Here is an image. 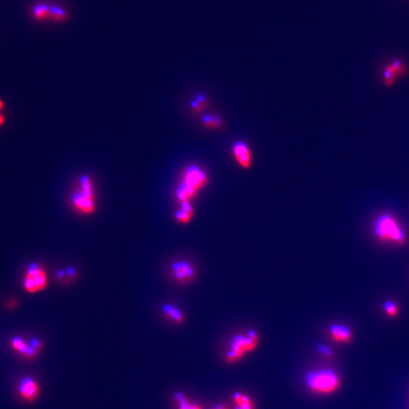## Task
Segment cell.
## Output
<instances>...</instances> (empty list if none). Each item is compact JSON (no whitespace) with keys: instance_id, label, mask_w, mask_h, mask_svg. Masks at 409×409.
<instances>
[{"instance_id":"277c9868","label":"cell","mask_w":409,"mask_h":409,"mask_svg":"<svg viewBox=\"0 0 409 409\" xmlns=\"http://www.w3.org/2000/svg\"><path fill=\"white\" fill-rule=\"evenodd\" d=\"M74 207L84 215H91L96 210L94 188L88 176L81 179V187L72 199Z\"/></svg>"},{"instance_id":"4fadbf2b","label":"cell","mask_w":409,"mask_h":409,"mask_svg":"<svg viewBox=\"0 0 409 409\" xmlns=\"http://www.w3.org/2000/svg\"><path fill=\"white\" fill-rule=\"evenodd\" d=\"M162 310L167 318L174 321L176 324H180L184 322V315L182 313L181 311L173 305L167 304V305H164Z\"/></svg>"},{"instance_id":"7c38bea8","label":"cell","mask_w":409,"mask_h":409,"mask_svg":"<svg viewBox=\"0 0 409 409\" xmlns=\"http://www.w3.org/2000/svg\"><path fill=\"white\" fill-rule=\"evenodd\" d=\"M193 214V209L190 202H180V209L176 213L175 219L179 223L186 224L190 222Z\"/></svg>"},{"instance_id":"e0dca14e","label":"cell","mask_w":409,"mask_h":409,"mask_svg":"<svg viewBox=\"0 0 409 409\" xmlns=\"http://www.w3.org/2000/svg\"><path fill=\"white\" fill-rule=\"evenodd\" d=\"M50 19L57 22H64L69 20V15L62 9L51 7Z\"/></svg>"},{"instance_id":"30bf717a","label":"cell","mask_w":409,"mask_h":409,"mask_svg":"<svg viewBox=\"0 0 409 409\" xmlns=\"http://www.w3.org/2000/svg\"><path fill=\"white\" fill-rule=\"evenodd\" d=\"M330 336L333 340L337 343H350L353 339L351 330L344 325L333 324L330 327Z\"/></svg>"},{"instance_id":"3957f363","label":"cell","mask_w":409,"mask_h":409,"mask_svg":"<svg viewBox=\"0 0 409 409\" xmlns=\"http://www.w3.org/2000/svg\"><path fill=\"white\" fill-rule=\"evenodd\" d=\"M258 333L255 330H250L246 335H237L233 339L226 354V361L228 363H234L240 360L246 353H251L258 345Z\"/></svg>"},{"instance_id":"52a82bcc","label":"cell","mask_w":409,"mask_h":409,"mask_svg":"<svg viewBox=\"0 0 409 409\" xmlns=\"http://www.w3.org/2000/svg\"><path fill=\"white\" fill-rule=\"evenodd\" d=\"M171 275L177 282L188 284L196 276V270L192 263L187 261H178L171 265Z\"/></svg>"},{"instance_id":"44dd1931","label":"cell","mask_w":409,"mask_h":409,"mask_svg":"<svg viewBox=\"0 0 409 409\" xmlns=\"http://www.w3.org/2000/svg\"><path fill=\"white\" fill-rule=\"evenodd\" d=\"M29 345L31 346V347H33L37 352L40 351V350H41L42 348H43L42 343L40 342L39 339H31V340L30 341Z\"/></svg>"},{"instance_id":"8992f818","label":"cell","mask_w":409,"mask_h":409,"mask_svg":"<svg viewBox=\"0 0 409 409\" xmlns=\"http://www.w3.org/2000/svg\"><path fill=\"white\" fill-rule=\"evenodd\" d=\"M47 284L46 271L37 264L30 266L24 280L25 290L30 293H38L46 288Z\"/></svg>"},{"instance_id":"6da1fadb","label":"cell","mask_w":409,"mask_h":409,"mask_svg":"<svg viewBox=\"0 0 409 409\" xmlns=\"http://www.w3.org/2000/svg\"><path fill=\"white\" fill-rule=\"evenodd\" d=\"M208 183V177L197 166L189 167L183 176V181L177 189V197L180 202L190 201Z\"/></svg>"},{"instance_id":"9a60e30c","label":"cell","mask_w":409,"mask_h":409,"mask_svg":"<svg viewBox=\"0 0 409 409\" xmlns=\"http://www.w3.org/2000/svg\"><path fill=\"white\" fill-rule=\"evenodd\" d=\"M403 70V66L401 63L398 61H395L392 63L390 65L386 67V72H385V80L386 83L392 82L395 75H398L400 72Z\"/></svg>"},{"instance_id":"603a6c76","label":"cell","mask_w":409,"mask_h":409,"mask_svg":"<svg viewBox=\"0 0 409 409\" xmlns=\"http://www.w3.org/2000/svg\"><path fill=\"white\" fill-rule=\"evenodd\" d=\"M212 409H229V407L225 405V404H217V405L215 406V407Z\"/></svg>"},{"instance_id":"cb8c5ba5","label":"cell","mask_w":409,"mask_h":409,"mask_svg":"<svg viewBox=\"0 0 409 409\" xmlns=\"http://www.w3.org/2000/svg\"><path fill=\"white\" fill-rule=\"evenodd\" d=\"M189 409H201L199 404H195V403H192Z\"/></svg>"},{"instance_id":"5bb4252c","label":"cell","mask_w":409,"mask_h":409,"mask_svg":"<svg viewBox=\"0 0 409 409\" xmlns=\"http://www.w3.org/2000/svg\"><path fill=\"white\" fill-rule=\"evenodd\" d=\"M234 401L235 402L234 409H255V404L250 397L246 394L237 392L234 394Z\"/></svg>"},{"instance_id":"8fae6325","label":"cell","mask_w":409,"mask_h":409,"mask_svg":"<svg viewBox=\"0 0 409 409\" xmlns=\"http://www.w3.org/2000/svg\"><path fill=\"white\" fill-rule=\"evenodd\" d=\"M12 346L13 349L16 350V351L19 352L23 356H26L28 359H33L37 355V352L34 350L33 347L29 345V344H27L22 338L19 336H16L14 339L12 341Z\"/></svg>"},{"instance_id":"ffe728a7","label":"cell","mask_w":409,"mask_h":409,"mask_svg":"<svg viewBox=\"0 0 409 409\" xmlns=\"http://www.w3.org/2000/svg\"><path fill=\"white\" fill-rule=\"evenodd\" d=\"M5 108V103L2 99H0V127L5 124L6 117L4 114V109Z\"/></svg>"},{"instance_id":"ac0fdd59","label":"cell","mask_w":409,"mask_h":409,"mask_svg":"<svg viewBox=\"0 0 409 409\" xmlns=\"http://www.w3.org/2000/svg\"><path fill=\"white\" fill-rule=\"evenodd\" d=\"M318 352L321 356H324L326 359H332L334 356L333 352L332 351L331 349L327 347V346L319 345L318 347Z\"/></svg>"},{"instance_id":"7a4b0ae2","label":"cell","mask_w":409,"mask_h":409,"mask_svg":"<svg viewBox=\"0 0 409 409\" xmlns=\"http://www.w3.org/2000/svg\"><path fill=\"white\" fill-rule=\"evenodd\" d=\"M307 386L315 393L330 395L336 392L341 385L340 377L330 369L318 370L307 374Z\"/></svg>"},{"instance_id":"ba28073f","label":"cell","mask_w":409,"mask_h":409,"mask_svg":"<svg viewBox=\"0 0 409 409\" xmlns=\"http://www.w3.org/2000/svg\"><path fill=\"white\" fill-rule=\"evenodd\" d=\"M233 153L237 163L241 168L249 169L252 165V153L248 146L242 141L235 143L233 146Z\"/></svg>"},{"instance_id":"5b68a950","label":"cell","mask_w":409,"mask_h":409,"mask_svg":"<svg viewBox=\"0 0 409 409\" xmlns=\"http://www.w3.org/2000/svg\"><path fill=\"white\" fill-rule=\"evenodd\" d=\"M376 234L382 240H389L402 244L404 235L398 224L392 217L383 216L379 219L376 225Z\"/></svg>"},{"instance_id":"9c48e42d","label":"cell","mask_w":409,"mask_h":409,"mask_svg":"<svg viewBox=\"0 0 409 409\" xmlns=\"http://www.w3.org/2000/svg\"><path fill=\"white\" fill-rule=\"evenodd\" d=\"M19 392L24 399L31 402L38 396L40 387L34 379L31 377H25L19 384Z\"/></svg>"},{"instance_id":"2e32d148","label":"cell","mask_w":409,"mask_h":409,"mask_svg":"<svg viewBox=\"0 0 409 409\" xmlns=\"http://www.w3.org/2000/svg\"><path fill=\"white\" fill-rule=\"evenodd\" d=\"M34 15L37 20L43 21L50 19V8L44 4L37 6L34 8Z\"/></svg>"},{"instance_id":"d6986e66","label":"cell","mask_w":409,"mask_h":409,"mask_svg":"<svg viewBox=\"0 0 409 409\" xmlns=\"http://www.w3.org/2000/svg\"><path fill=\"white\" fill-rule=\"evenodd\" d=\"M385 309H386V313H387V315H389V316H395L397 313H398V309H397L395 304L392 303V302H387V303L385 305Z\"/></svg>"},{"instance_id":"7402d4cb","label":"cell","mask_w":409,"mask_h":409,"mask_svg":"<svg viewBox=\"0 0 409 409\" xmlns=\"http://www.w3.org/2000/svg\"><path fill=\"white\" fill-rule=\"evenodd\" d=\"M204 121L207 124H212V125L216 126V124H220V120L218 118H212V117H207L204 118Z\"/></svg>"}]
</instances>
